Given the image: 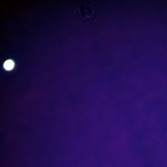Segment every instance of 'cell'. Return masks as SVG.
<instances>
[{
  "label": "cell",
  "mask_w": 167,
  "mask_h": 167,
  "mask_svg": "<svg viewBox=\"0 0 167 167\" xmlns=\"http://www.w3.org/2000/svg\"><path fill=\"white\" fill-rule=\"evenodd\" d=\"M14 66V63L11 60H9L6 61L4 65V67L5 69L8 71L11 70L13 69Z\"/></svg>",
  "instance_id": "1"
}]
</instances>
